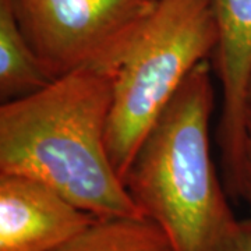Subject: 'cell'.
I'll return each instance as SVG.
<instances>
[{
	"label": "cell",
	"instance_id": "obj_1",
	"mask_svg": "<svg viewBox=\"0 0 251 251\" xmlns=\"http://www.w3.org/2000/svg\"><path fill=\"white\" fill-rule=\"evenodd\" d=\"M115 73L81 69L0 106V173L38 180L98 219L147 218L106 147Z\"/></svg>",
	"mask_w": 251,
	"mask_h": 251
},
{
	"label": "cell",
	"instance_id": "obj_2",
	"mask_svg": "<svg viewBox=\"0 0 251 251\" xmlns=\"http://www.w3.org/2000/svg\"><path fill=\"white\" fill-rule=\"evenodd\" d=\"M214 106L211 67L204 60L156 119L125 177L135 204L175 251H229L240 224L211 156Z\"/></svg>",
	"mask_w": 251,
	"mask_h": 251
},
{
	"label": "cell",
	"instance_id": "obj_3",
	"mask_svg": "<svg viewBox=\"0 0 251 251\" xmlns=\"http://www.w3.org/2000/svg\"><path fill=\"white\" fill-rule=\"evenodd\" d=\"M216 44L212 0H156L115 74L106 147L123 183L156 119Z\"/></svg>",
	"mask_w": 251,
	"mask_h": 251
},
{
	"label": "cell",
	"instance_id": "obj_4",
	"mask_svg": "<svg viewBox=\"0 0 251 251\" xmlns=\"http://www.w3.org/2000/svg\"><path fill=\"white\" fill-rule=\"evenodd\" d=\"M156 0H13L28 44L56 80L81 69L116 74Z\"/></svg>",
	"mask_w": 251,
	"mask_h": 251
},
{
	"label": "cell",
	"instance_id": "obj_5",
	"mask_svg": "<svg viewBox=\"0 0 251 251\" xmlns=\"http://www.w3.org/2000/svg\"><path fill=\"white\" fill-rule=\"evenodd\" d=\"M212 6L218 29L214 63L224 95L218 141L232 196L242 173L251 102V0H212Z\"/></svg>",
	"mask_w": 251,
	"mask_h": 251
},
{
	"label": "cell",
	"instance_id": "obj_6",
	"mask_svg": "<svg viewBox=\"0 0 251 251\" xmlns=\"http://www.w3.org/2000/svg\"><path fill=\"white\" fill-rule=\"evenodd\" d=\"M97 219L38 180L0 173V251H56Z\"/></svg>",
	"mask_w": 251,
	"mask_h": 251
},
{
	"label": "cell",
	"instance_id": "obj_7",
	"mask_svg": "<svg viewBox=\"0 0 251 251\" xmlns=\"http://www.w3.org/2000/svg\"><path fill=\"white\" fill-rule=\"evenodd\" d=\"M48 75L28 44L13 7V0H0V97L3 102L23 98L46 87Z\"/></svg>",
	"mask_w": 251,
	"mask_h": 251
},
{
	"label": "cell",
	"instance_id": "obj_8",
	"mask_svg": "<svg viewBox=\"0 0 251 251\" xmlns=\"http://www.w3.org/2000/svg\"><path fill=\"white\" fill-rule=\"evenodd\" d=\"M56 251H175L168 236L150 218L97 219Z\"/></svg>",
	"mask_w": 251,
	"mask_h": 251
},
{
	"label": "cell",
	"instance_id": "obj_9",
	"mask_svg": "<svg viewBox=\"0 0 251 251\" xmlns=\"http://www.w3.org/2000/svg\"><path fill=\"white\" fill-rule=\"evenodd\" d=\"M233 197L246 200L251 206V102L247 112V122H246V143H244L242 173L237 187L234 190Z\"/></svg>",
	"mask_w": 251,
	"mask_h": 251
},
{
	"label": "cell",
	"instance_id": "obj_10",
	"mask_svg": "<svg viewBox=\"0 0 251 251\" xmlns=\"http://www.w3.org/2000/svg\"><path fill=\"white\" fill-rule=\"evenodd\" d=\"M229 251H251V218L240 221Z\"/></svg>",
	"mask_w": 251,
	"mask_h": 251
}]
</instances>
